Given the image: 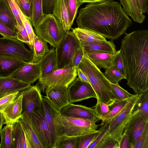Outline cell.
<instances>
[{"mask_svg": "<svg viewBox=\"0 0 148 148\" xmlns=\"http://www.w3.org/2000/svg\"><path fill=\"white\" fill-rule=\"evenodd\" d=\"M13 124L7 123L0 131V148H13L12 131Z\"/></svg>", "mask_w": 148, "mask_h": 148, "instance_id": "33", "label": "cell"}, {"mask_svg": "<svg viewBox=\"0 0 148 148\" xmlns=\"http://www.w3.org/2000/svg\"><path fill=\"white\" fill-rule=\"evenodd\" d=\"M139 114L148 117V90L139 93L134 105L132 114Z\"/></svg>", "mask_w": 148, "mask_h": 148, "instance_id": "32", "label": "cell"}, {"mask_svg": "<svg viewBox=\"0 0 148 148\" xmlns=\"http://www.w3.org/2000/svg\"><path fill=\"white\" fill-rule=\"evenodd\" d=\"M19 14L29 36L30 44V49L32 51L33 44L36 35L33 28L32 25L29 19L27 18L23 13L19 7Z\"/></svg>", "mask_w": 148, "mask_h": 148, "instance_id": "37", "label": "cell"}, {"mask_svg": "<svg viewBox=\"0 0 148 148\" xmlns=\"http://www.w3.org/2000/svg\"><path fill=\"white\" fill-rule=\"evenodd\" d=\"M0 34L3 37L18 40V34L16 31L12 30L6 25L0 21Z\"/></svg>", "mask_w": 148, "mask_h": 148, "instance_id": "46", "label": "cell"}, {"mask_svg": "<svg viewBox=\"0 0 148 148\" xmlns=\"http://www.w3.org/2000/svg\"><path fill=\"white\" fill-rule=\"evenodd\" d=\"M133 148H148V124L146 126Z\"/></svg>", "mask_w": 148, "mask_h": 148, "instance_id": "43", "label": "cell"}, {"mask_svg": "<svg viewBox=\"0 0 148 148\" xmlns=\"http://www.w3.org/2000/svg\"><path fill=\"white\" fill-rule=\"evenodd\" d=\"M27 62L14 56L0 55V77H10Z\"/></svg>", "mask_w": 148, "mask_h": 148, "instance_id": "17", "label": "cell"}, {"mask_svg": "<svg viewBox=\"0 0 148 148\" xmlns=\"http://www.w3.org/2000/svg\"><path fill=\"white\" fill-rule=\"evenodd\" d=\"M119 148H131V145L127 136L123 133L119 140Z\"/></svg>", "mask_w": 148, "mask_h": 148, "instance_id": "53", "label": "cell"}, {"mask_svg": "<svg viewBox=\"0 0 148 148\" xmlns=\"http://www.w3.org/2000/svg\"><path fill=\"white\" fill-rule=\"evenodd\" d=\"M138 7L143 14L148 13V0H136Z\"/></svg>", "mask_w": 148, "mask_h": 148, "instance_id": "54", "label": "cell"}, {"mask_svg": "<svg viewBox=\"0 0 148 148\" xmlns=\"http://www.w3.org/2000/svg\"><path fill=\"white\" fill-rule=\"evenodd\" d=\"M31 86L29 84L11 77H0V98L16 92H20Z\"/></svg>", "mask_w": 148, "mask_h": 148, "instance_id": "18", "label": "cell"}, {"mask_svg": "<svg viewBox=\"0 0 148 148\" xmlns=\"http://www.w3.org/2000/svg\"><path fill=\"white\" fill-rule=\"evenodd\" d=\"M46 96L60 112L69 103L67 88L63 87L51 90Z\"/></svg>", "mask_w": 148, "mask_h": 148, "instance_id": "23", "label": "cell"}, {"mask_svg": "<svg viewBox=\"0 0 148 148\" xmlns=\"http://www.w3.org/2000/svg\"><path fill=\"white\" fill-rule=\"evenodd\" d=\"M100 132L94 141L89 145L88 148H99L104 137L108 133L109 124L106 123L100 129Z\"/></svg>", "mask_w": 148, "mask_h": 148, "instance_id": "40", "label": "cell"}, {"mask_svg": "<svg viewBox=\"0 0 148 148\" xmlns=\"http://www.w3.org/2000/svg\"><path fill=\"white\" fill-rule=\"evenodd\" d=\"M80 42H92L100 40H106L102 36L91 31L78 27L72 31Z\"/></svg>", "mask_w": 148, "mask_h": 148, "instance_id": "30", "label": "cell"}, {"mask_svg": "<svg viewBox=\"0 0 148 148\" xmlns=\"http://www.w3.org/2000/svg\"><path fill=\"white\" fill-rule=\"evenodd\" d=\"M47 43L36 35L33 42L32 51L33 53V58L31 63H38L49 51V49Z\"/></svg>", "mask_w": 148, "mask_h": 148, "instance_id": "29", "label": "cell"}, {"mask_svg": "<svg viewBox=\"0 0 148 148\" xmlns=\"http://www.w3.org/2000/svg\"><path fill=\"white\" fill-rule=\"evenodd\" d=\"M92 108L95 109L101 120L110 112L108 105L103 102H97L95 105Z\"/></svg>", "mask_w": 148, "mask_h": 148, "instance_id": "47", "label": "cell"}, {"mask_svg": "<svg viewBox=\"0 0 148 148\" xmlns=\"http://www.w3.org/2000/svg\"><path fill=\"white\" fill-rule=\"evenodd\" d=\"M78 68L87 77L96 93L97 102L108 105L113 102L115 97L112 92L110 83L100 69L85 54Z\"/></svg>", "mask_w": 148, "mask_h": 148, "instance_id": "3", "label": "cell"}, {"mask_svg": "<svg viewBox=\"0 0 148 148\" xmlns=\"http://www.w3.org/2000/svg\"><path fill=\"white\" fill-rule=\"evenodd\" d=\"M119 51L127 84L136 94L148 90V30L125 33Z\"/></svg>", "mask_w": 148, "mask_h": 148, "instance_id": "2", "label": "cell"}, {"mask_svg": "<svg viewBox=\"0 0 148 148\" xmlns=\"http://www.w3.org/2000/svg\"><path fill=\"white\" fill-rule=\"evenodd\" d=\"M38 63L40 78L45 77L58 69L55 48H51Z\"/></svg>", "mask_w": 148, "mask_h": 148, "instance_id": "22", "label": "cell"}, {"mask_svg": "<svg viewBox=\"0 0 148 148\" xmlns=\"http://www.w3.org/2000/svg\"><path fill=\"white\" fill-rule=\"evenodd\" d=\"M148 124V117L138 113L131 115L124 132L129 138L131 148H133Z\"/></svg>", "mask_w": 148, "mask_h": 148, "instance_id": "14", "label": "cell"}, {"mask_svg": "<svg viewBox=\"0 0 148 148\" xmlns=\"http://www.w3.org/2000/svg\"><path fill=\"white\" fill-rule=\"evenodd\" d=\"M139 95V94L134 95L119 112L110 121L107 122L109 126V135L118 141L130 118L133 107Z\"/></svg>", "mask_w": 148, "mask_h": 148, "instance_id": "9", "label": "cell"}, {"mask_svg": "<svg viewBox=\"0 0 148 148\" xmlns=\"http://www.w3.org/2000/svg\"><path fill=\"white\" fill-rule=\"evenodd\" d=\"M81 46L80 42L73 32H67L55 48L58 69L73 66L74 55Z\"/></svg>", "mask_w": 148, "mask_h": 148, "instance_id": "6", "label": "cell"}, {"mask_svg": "<svg viewBox=\"0 0 148 148\" xmlns=\"http://www.w3.org/2000/svg\"><path fill=\"white\" fill-rule=\"evenodd\" d=\"M52 14L56 18L65 31L71 29L66 0H54Z\"/></svg>", "mask_w": 148, "mask_h": 148, "instance_id": "21", "label": "cell"}, {"mask_svg": "<svg viewBox=\"0 0 148 148\" xmlns=\"http://www.w3.org/2000/svg\"><path fill=\"white\" fill-rule=\"evenodd\" d=\"M84 55V51L81 45L74 55L72 60V66L77 68Z\"/></svg>", "mask_w": 148, "mask_h": 148, "instance_id": "50", "label": "cell"}, {"mask_svg": "<svg viewBox=\"0 0 148 148\" xmlns=\"http://www.w3.org/2000/svg\"><path fill=\"white\" fill-rule=\"evenodd\" d=\"M15 1L22 12L30 20L32 14V0Z\"/></svg>", "mask_w": 148, "mask_h": 148, "instance_id": "42", "label": "cell"}, {"mask_svg": "<svg viewBox=\"0 0 148 148\" xmlns=\"http://www.w3.org/2000/svg\"><path fill=\"white\" fill-rule=\"evenodd\" d=\"M60 112L64 116L93 120L97 121L101 120L94 108L70 103L62 109Z\"/></svg>", "mask_w": 148, "mask_h": 148, "instance_id": "15", "label": "cell"}, {"mask_svg": "<svg viewBox=\"0 0 148 148\" xmlns=\"http://www.w3.org/2000/svg\"><path fill=\"white\" fill-rule=\"evenodd\" d=\"M80 42L84 54L101 52L113 54L116 51V46L113 41L106 40L92 42Z\"/></svg>", "mask_w": 148, "mask_h": 148, "instance_id": "20", "label": "cell"}, {"mask_svg": "<svg viewBox=\"0 0 148 148\" xmlns=\"http://www.w3.org/2000/svg\"><path fill=\"white\" fill-rule=\"evenodd\" d=\"M103 74L106 78L112 84L119 83L121 80L125 79V77L113 64L109 68L105 69Z\"/></svg>", "mask_w": 148, "mask_h": 148, "instance_id": "36", "label": "cell"}, {"mask_svg": "<svg viewBox=\"0 0 148 148\" xmlns=\"http://www.w3.org/2000/svg\"><path fill=\"white\" fill-rule=\"evenodd\" d=\"M42 9V0H32V10L30 20L34 28L45 16Z\"/></svg>", "mask_w": 148, "mask_h": 148, "instance_id": "34", "label": "cell"}, {"mask_svg": "<svg viewBox=\"0 0 148 148\" xmlns=\"http://www.w3.org/2000/svg\"><path fill=\"white\" fill-rule=\"evenodd\" d=\"M99 148H119V141L108 134L103 139Z\"/></svg>", "mask_w": 148, "mask_h": 148, "instance_id": "45", "label": "cell"}, {"mask_svg": "<svg viewBox=\"0 0 148 148\" xmlns=\"http://www.w3.org/2000/svg\"><path fill=\"white\" fill-rule=\"evenodd\" d=\"M130 98L124 100L115 99L113 102L108 105L110 112L101 119V125L109 122L124 107Z\"/></svg>", "mask_w": 148, "mask_h": 148, "instance_id": "31", "label": "cell"}, {"mask_svg": "<svg viewBox=\"0 0 148 148\" xmlns=\"http://www.w3.org/2000/svg\"><path fill=\"white\" fill-rule=\"evenodd\" d=\"M115 54L94 52L84 54L99 69L103 68L105 70L109 68L112 64Z\"/></svg>", "mask_w": 148, "mask_h": 148, "instance_id": "26", "label": "cell"}, {"mask_svg": "<svg viewBox=\"0 0 148 148\" xmlns=\"http://www.w3.org/2000/svg\"><path fill=\"white\" fill-rule=\"evenodd\" d=\"M0 21L14 31H16L17 24L8 0H0Z\"/></svg>", "mask_w": 148, "mask_h": 148, "instance_id": "25", "label": "cell"}, {"mask_svg": "<svg viewBox=\"0 0 148 148\" xmlns=\"http://www.w3.org/2000/svg\"><path fill=\"white\" fill-rule=\"evenodd\" d=\"M100 132L99 129L93 133L79 136L77 148H88L94 141Z\"/></svg>", "mask_w": 148, "mask_h": 148, "instance_id": "39", "label": "cell"}, {"mask_svg": "<svg viewBox=\"0 0 148 148\" xmlns=\"http://www.w3.org/2000/svg\"><path fill=\"white\" fill-rule=\"evenodd\" d=\"M16 28L18 34V40L27 44L30 48V44L29 36L23 23L19 25L17 23Z\"/></svg>", "mask_w": 148, "mask_h": 148, "instance_id": "44", "label": "cell"}, {"mask_svg": "<svg viewBox=\"0 0 148 148\" xmlns=\"http://www.w3.org/2000/svg\"><path fill=\"white\" fill-rule=\"evenodd\" d=\"M22 91L19 93L16 97L2 112L6 124H13L22 116Z\"/></svg>", "mask_w": 148, "mask_h": 148, "instance_id": "19", "label": "cell"}, {"mask_svg": "<svg viewBox=\"0 0 148 148\" xmlns=\"http://www.w3.org/2000/svg\"><path fill=\"white\" fill-rule=\"evenodd\" d=\"M41 108L50 129L52 148H55L59 138L64 134L62 115L46 96L43 98Z\"/></svg>", "mask_w": 148, "mask_h": 148, "instance_id": "7", "label": "cell"}, {"mask_svg": "<svg viewBox=\"0 0 148 148\" xmlns=\"http://www.w3.org/2000/svg\"><path fill=\"white\" fill-rule=\"evenodd\" d=\"M36 35L56 48L66 36L67 32L52 14L45 15L34 27Z\"/></svg>", "mask_w": 148, "mask_h": 148, "instance_id": "5", "label": "cell"}, {"mask_svg": "<svg viewBox=\"0 0 148 148\" xmlns=\"http://www.w3.org/2000/svg\"><path fill=\"white\" fill-rule=\"evenodd\" d=\"M24 131L28 148H43L29 120L23 114L19 119Z\"/></svg>", "mask_w": 148, "mask_h": 148, "instance_id": "24", "label": "cell"}, {"mask_svg": "<svg viewBox=\"0 0 148 148\" xmlns=\"http://www.w3.org/2000/svg\"><path fill=\"white\" fill-rule=\"evenodd\" d=\"M10 55L30 62L33 58L32 51L27 49L23 42L14 38L0 37V55Z\"/></svg>", "mask_w": 148, "mask_h": 148, "instance_id": "11", "label": "cell"}, {"mask_svg": "<svg viewBox=\"0 0 148 148\" xmlns=\"http://www.w3.org/2000/svg\"><path fill=\"white\" fill-rule=\"evenodd\" d=\"M80 5L84 3H92L100 2L105 0H77Z\"/></svg>", "mask_w": 148, "mask_h": 148, "instance_id": "56", "label": "cell"}, {"mask_svg": "<svg viewBox=\"0 0 148 148\" xmlns=\"http://www.w3.org/2000/svg\"><path fill=\"white\" fill-rule=\"evenodd\" d=\"M19 92H16L0 98V111L2 112L16 97Z\"/></svg>", "mask_w": 148, "mask_h": 148, "instance_id": "48", "label": "cell"}, {"mask_svg": "<svg viewBox=\"0 0 148 148\" xmlns=\"http://www.w3.org/2000/svg\"><path fill=\"white\" fill-rule=\"evenodd\" d=\"M10 77L23 82L32 84L40 77L38 63L27 62Z\"/></svg>", "mask_w": 148, "mask_h": 148, "instance_id": "16", "label": "cell"}, {"mask_svg": "<svg viewBox=\"0 0 148 148\" xmlns=\"http://www.w3.org/2000/svg\"><path fill=\"white\" fill-rule=\"evenodd\" d=\"M112 64H114L125 76V73L123 63L119 50L116 51L114 57Z\"/></svg>", "mask_w": 148, "mask_h": 148, "instance_id": "49", "label": "cell"}, {"mask_svg": "<svg viewBox=\"0 0 148 148\" xmlns=\"http://www.w3.org/2000/svg\"><path fill=\"white\" fill-rule=\"evenodd\" d=\"M11 9L16 19L17 23L19 25L22 24L19 14V7L15 0H8Z\"/></svg>", "mask_w": 148, "mask_h": 148, "instance_id": "51", "label": "cell"}, {"mask_svg": "<svg viewBox=\"0 0 148 148\" xmlns=\"http://www.w3.org/2000/svg\"><path fill=\"white\" fill-rule=\"evenodd\" d=\"M77 68L73 66L58 69L47 76L38 79L36 84L46 95L50 90L68 87L77 78Z\"/></svg>", "mask_w": 148, "mask_h": 148, "instance_id": "4", "label": "cell"}, {"mask_svg": "<svg viewBox=\"0 0 148 148\" xmlns=\"http://www.w3.org/2000/svg\"><path fill=\"white\" fill-rule=\"evenodd\" d=\"M54 0H42V9L44 14H52Z\"/></svg>", "mask_w": 148, "mask_h": 148, "instance_id": "52", "label": "cell"}, {"mask_svg": "<svg viewBox=\"0 0 148 148\" xmlns=\"http://www.w3.org/2000/svg\"><path fill=\"white\" fill-rule=\"evenodd\" d=\"M112 92L115 97V99L121 100L128 99L133 97L134 95L132 94L125 90L119 85L110 83Z\"/></svg>", "mask_w": 148, "mask_h": 148, "instance_id": "38", "label": "cell"}, {"mask_svg": "<svg viewBox=\"0 0 148 148\" xmlns=\"http://www.w3.org/2000/svg\"><path fill=\"white\" fill-rule=\"evenodd\" d=\"M22 113L30 117L33 112L41 107L43 98L37 84L31 86L22 91Z\"/></svg>", "mask_w": 148, "mask_h": 148, "instance_id": "13", "label": "cell"}, {"mask_svg": "<svg viewBox=\"0 0 148 148\" xmlns=\"http://www.w3.org/2000/svg\"><path fill=\"white\" fill-rule=\"evenodd\" d=\"M78 27L114 40L125 34L132 25V20L121 5L112 0L89 3L79 11Z\"/></svg>", "mask_w": 148, "mask_h": 148, "instance_id": "1", "label": "cell"}, {"mask_svg": "<svg viewBox=\"0 0 148 148\" xmlns=\"http://www.w3.org/2000/svg\"><path fill=\"white\" fill-rule=\"evenodd\" d=\"M6 124V121L3 113L2 112L0 111V131L2 129L3 125Z\"/></svg>", "mask_w": 148, "mask_h": 148, "instance_id": "57", "label": "cell"}, {"mask_svg": "<svg viewBox=\"0 0 148 148\" xmlns=\"http://www.w3.org/2000/svg\"><path fill=\"white\" fill-rule=\"evenodd\" d=\"M69 103L81 101L88 99L97 98L96 93L90 84L76 78L67 88Z\"/></svg>", "mask_w": 148, "mask_h": 148, "instance_id": "12", "label": "cell"}, {"mask_svg": "<svg viewBox=\"0 0 148 148\" xmlns=\"http://www.w3.org/2000/svg\"><path fill=\"white\" fill-rule=\"evenodd\" d=\"M64 134L69 136H79L96 132L99 125L97 121L62 115Z\"/></svg>", "mask_w": 148, "mask_h": 148, "instance_id": "8", "label": "cell"}, {"mask_svg": "<svg viewBox=\"0 0 148 148\" xmlns=\"http://www.w3.org/2000/svg\"><path fill=\"white\" fill-rule=\"evenodd\" d=\"M77 75H78V77L82 81L89 83L87 77L81 70L79 68H77Z\"/></svg>", "mask_w": 148, "mask_h": 148, "instance_id": "55", "label": "cell"}, {"mask_svg": "<svg viewBox=\"0 0 148 148\" xmlns=\"http://www.w3.org/2000/svg\"><path fill=\"white\" fill-rule=\"evenodd\" d=\"M29 120L43 148H52L51 134L41 107L36 109L30 117L24 113Z\"/></svg>", "mask_w": 148, "mask_h": 148, "instance_id": "10", "label": "cell"}, {"mask_svg": "<svg viewBox=\"0 0 148 148\" xmlns=\"http://www.w3.org/2000/svg\"><path fill=\"white\" fill-rule=\"evenodd\" d=\"M123 9L128 16L135 22L141 24L145 18V16L138 8L136 0H119Z\"/></svg>", "mask_w": 148, "mask_h": 148, "instance_id": "27", "label": "cell"}, {"mask_svg": "<svg viewBox=\"0 0 148 148\" xmlns=\"http://www.w3.org/2000/svg\"><path fill=\"white\" fill-rule=\"evenodd\" d=\"M79 136H68L64 134L59 138L55 148H77Z\"/></svg>", "mask_w": 148, "mask_h": 148, "instance_id": "35", "label": "cell"}, {"mask_svg": "<svg viewBox=\"0 0 148 148\" xmlns=\"http://www.w3.org/2000/svg\"><path fill=\"white\" fill-rule=\"evenodd\" d=\"M68 11L70 25H72L77 14L78 8L80 5L77 0H66Z\"/></svg>", "mask_w": 148, "mask_h": 148, "instance_id": "41", "label": "cell"}, {"mask_svg": "<svg viewBox=\"0 0 148 148\" xmlns=\"http://www.w3.org/2000/svg\"><path fill=\"white\" fill-rule=\"evenodd\" d=\"M12 139L13 148H28L25 134L19 120L13 124Z\"/></svg>", "mask_w": 148, "mask_h": 148, "instance_id": "28", "label": "cell"}]
</instances>
